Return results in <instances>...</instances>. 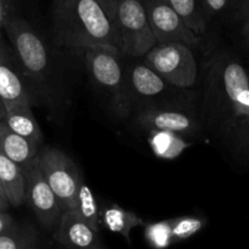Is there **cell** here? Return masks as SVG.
Masks as SVG:
<instances>
[{
  "label": "cell",
  "instance_id": "cell-1",
  "mask_svg": "<svg viewBox=\"0 0 249 249\" xmlns=\"http://www.w3.org/2000/svg\"><path fill=\"white\" fill-rule=\"evenodd\" d=\"M199 121L238 160L249 162V73L228 53L208 63Z\"/></svg>",
  "mask_w": 249,
  "mask_h": 249
},
{
  "label": "cell",
  "instance_id": "cell-2",
  "mask_svg": "<svg viewBox=\"0 0 249 249\" xmlns=\"http://www.w3.org/2000/svg\"><path fill=\"white\" fill-rule=\"evenodd\" d=\"M57 41L67 48H105L121 51L116 22L100 0H66L55 6Z\"/></svg>",
  "mask_w": 249,
  "mask_h": 249
},
{
  "label": "cell",
  "instance_id": "cell-3",
  "mask_svg": "<svg viewBox=\"0 0 249 249\" xmlns=\"http://www.w3.org/2000/svg\"><path fill=\"white\" fill-rule=\"evenodd\" d=\"M116 49L96 46L85 49V65L95 84L108 94L114 107L122 114L130 111V101L126 88V77Z\"/></svg>",
  "mask_w": 249,
  "mask_h": 249
},
{
  "label": "cell",
  "instance_id": "cell-4",
  "mask_svg": "<svg viewBox=\"0 0 249 249\" xmlns=\"http://www.w3.org/2000/svg\"><path fill=\"white\" fill-rule=\"evenodd\" d=\"M143 62L174 87L186 89L196 84L197 63L191 46L177 41L157 43L143 55Z\"/></svg>",
  "mask_w": 249,
  "mask_h": 249
},
{
  "label": "cell",
  "instance_id": "cell-5",
  "mask_svg": "<svg viewBox=\"0 0 249 249\" xmlns=\"http://www.w3.org/2000/svg\"><path fill=\"white\" fill-rule=\"evenodd\" d=\"M114 22L122 55L142 57L157 44L142 0H117Z\"/></svg>",
  "mask_w": 249,
  "mask_h": 249
},
{
  "label": "cell",
  "instance_id": "cell-6",
  "mask_svg": "<svg viewBox=\"0 0 249 249\" xmlns=\"http://www.w3.org/2000/svg\"><path fill=\"white\" fill-rule=\"evenodd\" d=\"M36 160L62 211L74 209L78 187L83 178L72 158L57 148L48 147L36 153Z\"/></svg>",
  "mask_w": 249,
  "mask_h": 249
},
{
  "label": "cell",
  "instance_id": "cell-7",
  "mask_svg": "<svg viewBox=\"0 0 249 249\" xmlns=\"http://www.w3.org/2000/svg\"><path fill=\"white\" fill-rule=\"evenodd\" d=\"M21 168L24 177L26 202L41 225L51 229L58 223L61 213L63 212L60 202L39 170L36 157Z\"/></svg>",
  "mask_w": 249,
  "mask_h": 249
},
{
  "label": "cell",
  "instance_id": "cell-8",
  "mask_svg": "<svg viewBox=\"0 0 249 249\" xmlns=\"http://www.w3.org/2000/svg\"><path fill=\"white\" fill-rule=\"evenodd\" d=\"M4 26L23 67L32 77L41 79L49 66V55L40 36L23 19L5 18Z\"/></svg>",
  "mask_w": 249,
  "mask_h": 249
},
{
  "label": "cell",
  "instance_id": "cell-9",
  "mask_svg": "<svg viewBox=\"0 0 249 249\" xmlns=\"http://www.w3.org/2000/svg\"><path fill=\"white\" fill-rule=\"evenodd\" d=\"M148 23L157 43L177 41L189 46L199 44V36L186 26L168 0H142Z\"/></svg>",
  "mask_w": 249,
  "mask_h": 249
},
{
  "label": "cell",
  "instance_id": "cell-10",
  "mask_svg": "<svg viewBox=\"0 0 249 249\" xmlns=\"http://www.w3.org/2000/svg\"><path fill=\"white\" fill-rule=\"evenodd\" d=\"M136 122L148 131L164 130L180 135H196L203 130L201 121L195 114L169 107H143L138 112Z\"/></svg>",
  "mask_w": 249,
  "mask_h": 249
},
{
  "label": "cell",
  "instance_id": "cell-11",
  "mask_svg": "<svg viewBox=\"0 0 249 249\" xmlns=\"http://www.w3.org/2000/svg\"><path fill=\"white\" fill-rule=\"evenodd\" d=\"M126 88L131 107L133 102L135 101L155 104L156 99L169 96L173 94V90L178 87L169 84L150 66L143 62L131 66L126 75Z\"/></svg>",
  "mask_w": 249,
  "mask_h": 249
},
{
  "label": "cell",
  "instance_id": "cell-12",
  "mask_svg": "<svg viewBox=\"0 0 249 249\" xmlns=\"http://www.w3.org/2000/svg\"><path fill=\"white\" fill-rule=\"evenodd\" d=\"M55 240L60 245L72 248L99 249L104 248L99 232L75 212V209H67L61 213L55 232Z\"/></svg>",
  "mask_w": 249,
  "mask_h": 249
},
{
  "label": "cell",
  "instance_id": "cell-13",
  "mask_svg": "<svg viewBox=\"0 0 249 249\" xmlns=\"http://www.w3.org/2000/svg\"><path fill=\"white\" fill-rule=\"evenodd\" d=\"M0 186L10 206L18 207L26 202L24 177L21 165L0 153Z\"/></svg>",
  "mask_w": 249,
  "mask_h": 249
},
{
  "label": "cell",
  "instance_id": "cell-14",
  "mask_svg": "<svg viewBox=\"0 0 249 249\" xmlns=\"http://www.w3.org/2000/svg\"><path fill=\"white\" fill-rule=\"evenodd\" d=\"M39 147L22 138L7 126L4 119H0V153L14 160L18 165H24L36 156Z\"/></svg>",
  "mask_w": 249,
  "mask_h": 249
},
{
  "label": "cell",
  "instance_id": "cell-15",
  "mask_svg": "<svg viewBox=\"0 0 249 249\" xmlns=\"http://www.w3.org/2000/svg\"><path fill=\"white\" fill-rule=\"evenodd\" d=\"M0 100L6 111L31 106V96L18 75L0 60Z\"/></svg>",
  "mask_w": 249,
  "mask_h": 249
},
{
  "label": "cell",
  "instance_id": "cell-16",
  "mask_svg": "<svg viewBox=\"0 0 249 249\" xmlns=\"http://www.w3.org/2000/svg\"><path fill=\"white\" fill-rule=\"evenodd\" d=\"M100 225L109 232L118 233L130 243V232L138 226L143 225V220L135 213L122 208L118 204H111L104 211H100Z\"/></svg>",
  "mask_w": 249,
  "mask_h": 249
},
{
  "label": "cell",
  "instance_id": "cell-17",
  "mask_svg": "<svg viewBox=\"0 0 249 249\" xmlns=\"http://www.w3.org/2000/svg\"><path fill=\"white\" fill-rule=\"evenodd\" d=\"M4 122L11 130L27 139L31 143L39 147L43 141V133L39 126L38 121L32 112L31 106L19 107V108L6 111Z\"/></svg>",
  "mask_w": 249,
  "mask_h": 249
},
{
  "label": "cell",
  "instance_id": "cell-18",
  "mask_svg": "<svg viewBox=\"0 0 249 249\" xmlns=\"http://www.w3.org/2000/svg\"><path fill=\"white\" fill-rule=\"evenodd\" d=\"M148 143L152 152L162 160H175L191 146L180 134L164 130L150 131Z\"/></svg>",
  "mask_w": 249,
  "mask_h": 249
},
{
  "label": "cell",
  "instance_id": "cell-19",
  "mask_svg": "<svg viewBox=\"0 0 249 249\" xmlns=\"http://www.w3.org/2000/svg\"><path fill=\"white\" fill-rule=\"evenodd\" d=\"M168 2L191 31L197 36H203L209 17L204 0H168Z\"/></svg>",
  "mask_w": 249,
  "mask_h": 249
},
{
  "label": "cell",
  "instance_id": "cell-20",
  "mask_svg": "<svg viewBox=\"0 0 249 249\" xmlns=\"http://www.w3.org/2000/svg\"><path fill=\"white\" fill-rule=\"evenodd\" d=\"M39 247L38 233L32 225L12 224L0 233V249H36Z\"/></svg>",
  "mask_w": 249,
  "mask_h": 249
},
{
  "label": "cell",
  "instance_id": "cell-21",
  "mask_svg": "<svg viewBox=\"0 0 249 249\" xmlns=\"http://www.w3.org/2000/svg\"><path fill=\"white\" fill-rule=\"evenodd\" d=\"M75 212L80 218L91 226L95 231H100V208L94 191L85 184L82 179L78 187L77 198H75Z\"/></svg>",
  "mask_w": 249,
  "mask_h": 249
},
{
  "label": "cell",
  "instance_id": "cell-22",
  "mask_svg": "<svg viewBox=\"0 0 249 249\" xmlns=\"http://www.w3.org/2000/svg\"><path fill=\"white\" fill-rule=\"evenodd\" d=\"M170 229H172L173 240L175 242L189 240L190 237L203 230L207 220L196 216H179V218L169 219Z\"/></svg>",
  "mask_w": 249,
  "mask_h": 249
},
{
  "label": "cell",
  "instance_id": "cell-23",
  "mask_svg": "<svg viewBox=\"0 0 249 249\" xmlns=\"http://www.w3.org/2000/svg\"><path fill=\"white\" fill-rule=\"evenodd\" d=\"M145 240L152 248L163 249L174 243L169 219L145 226Z\"/></svg>",
  "mask_w": 249,
  "mask_h": 249
},
{
  "label": "cell",
  "instance_id": "cell-24",
  "mask_svg": "<svg viewBox=\"0 0 249 249\" xmlns=\"http://www.w3.org/2000/svg\"><path fill=\"white\" fill-rule=\"evenodd\" d=\"M204 1H206L208 16H212V15H215L218 12L223 11L231 0H204Z\"/></svg>",
  "mask_w": 249,
  "mask_h": 249
},
{
  "label": "cell",
  "instance_id": "cell-25",
  "mask_svg": "<svg viewBox=\"0 0 249 249\" xmlns=\"http://www.w3.org/2000/svg\"><path fill=\"white\" fill-rule=\"evenodd\" d=\"M236 16L242 21L249 19V0H235Z\"/></svg>",
  "mask_w": 249,
  "mask_h": 249
},
{
  "label": "cell",
  "instance_id": "cell-26",
  "mask_svg": "<svg viewBox=\"0 0 249 249\" xmlns=\"http://www.w3.org/2000/svg\"><path fill=\"white\" fill-rule=\"evenodd\" d=\"M14 223L15 221L11 218V215H9L6 212H0V233L7 230Z\"/></svg>",
  "mask_w": 249,
  "mask_h": 249
},
{
  "label": "cell",
  "instance_id": "cell-27",
  "mask_svg": "<svg viewBox=\"0 0 249 249\" xmlns=\"http://www.w3.org/2000/svg\"><path fill=\"white\" fill-rule=\"evenodd\" d=\"M102 6L107 11V14L114 19V15H116V7H117V0H100Z\"/></svg>",
  "mask_w": 249,
  "mask_h": 249
},
{
  "label": "cell",
  "instance_id": "cell-28",
  "mask_svg": "<svg viewBox=\"0 0 249 249\" xmlns=\"http://www.w3.org/2000/svg\"><path fill=\"white\" fill-rule=\"evenodd\" d=\"M242 34L245 36L246 41L249 44V19L243 21V28H242Z\"/></svg>",
  "mask_w": 249,
  "mask_h": 249
},
{
  "label": "cell",
  "instance_id": "cell-29",
  "mask_svg": "<svg viewBox=\"0 0 249 249\" xmlns=\"http://www.w3.org/2000/svg\"><path fill=\"white\" fill-rule=\"evenodd\" d=\"M9 202H7L4 197L0 196V212H6L7 209H9Z\"/></svg>",
  "mask_w": 249,
  "mask_h": 249
},
{
  "label": "cell",
  "instance_id": "cell-30",
  "mask_svg": "<svg viewBox=\"0 0 249 249\" xmlns=\"http://www.w3.org/2000/svg\"><path fill=\"white\" fill-rule=\"evenodd\" d=\"M5 113H6V109H5V106L4 104L1 102V100H0V119L4 118Z\"/></svg>",
  "mask_w": 249,
  "mask_h": 249
},
{
  "label": "cell",
  "instance_id": "cell-31",
  "mask_svg": "<svg viewBox=\"0 0 249 249\" xmlns=\"http://www.w3.org/2000/svg\"><path fill=\"white\" fill-rule=\"evenodd\" d=\"M66 0H56V6H58V5H61L62 2H65Z\"/></svg>",
  "mask_w": 249,
  "mask_h": 249
},
{
  "label": "cell",
  "instance_id": "cell-32",
  "mask_svg": "<svg viewBox=\"0 0 249 249\" xmlns=\"http://www.w3.org/2000/svg\"><path fill=\"white\" fill-rule=\"evenodd\" d=\"M0 196L1 197H4V194H2V190H1V186H0ZM5 198V197H4Z\"/></svg>",
  "mask_w": 249,
  "mask_h": 249
},
{
  "label": "cell",
  "instance_id": "cell-33",
  "mask_svg": "<svg viewBox=\"0 0 249 249\" xmlns=\"http://www.w3.org/2000/svg\"><path fill=\"white\" fill-rule=\"evenodd\" d=\"M6 1H7V0H0V2H1V4L4 5V6H5V2H6Z\"/></svg>",
  "mask_w": 249,
  "mask_h": 249
},
{
  "label": "cell",
  "instance_id": "cell-34",
  "mask_svg": "<svg viewBox=\"0 0 249 249\" xmlns=\"http://www.w3.org/2000/svg\"><path fill=\"white\" fill-rule=\"evenodd\" d=\"M0 60H2V58H1V56H0Z\"/></svg>",
  "mask_w": 249,
  "mask_h": 249
}]
</instances>
